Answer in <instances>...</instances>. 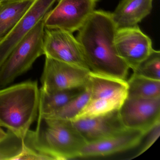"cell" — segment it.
Segmentation results:
<instances>
[{
  "instance_id": "cell-9",
  "label": "cell",
  "mask_w": 160,
  "mask_h": 160,
  "mask_svg": "<svg viewBox=\"0 0 160 160\" xmlns=\"http://www.w3.org/2000/svg\"><path fill=\"white\" fill-rule=\"evenodd\" d=\"M115 45L118 55L132 71L154 50L150 38L138 25L118 28Z\"/></svg>"
},
{
  "instance_id": "cell-13",
  "label": "cell",
  "mask_w": 160,
  "mask_h": 160,
  "mask_svg": "<svg viewBox=\"0 0 160 160\" xmlns=\"http://www.w3.org/2000/svg\"><path fill=\"white\" fill-rule=\"evenodd\" d=\"M153 0H121L112 13L118 28L137 26L151 12Z\"/></svg>"
},
{
  "instance_id": "cell-12",
  "label": "cell",
  "mask_w": 160,
  "mask_h": 160,
  "mask_svg": "<svg viewBox=\"0 0 160 160\" xmlns=\"http://www.w3.org/2000/svg\"><path fill=\"white\" fill-rule=\"evenodd\" d=\"M71 122L86 143L101 140L125 129L120 119L118 110L102 116Z\"/></svg>"
},
{
  "instance_id": "cell-8",
  "label": "cell",
  "mask_w": 160,
  "mask_h": 160,
  "mask_svg": "<svg viewBox=\"0 0 160 160\" xmlns=\"http://www.w3.org/2000/svg\"><path fill=\"white\" fill-rule=\"evenodd\" d=\"M120 119L127 129L147 132L160 122V97L125 98L118 109Z\"/></svg>"
},
{
  "instance_id": "cell-21",
  "label": "cell",
  "mask_w": 160,
  "mask_h": 160,
  "mask_svg": "<svg viewBox=\"0 0 160 160\" xmlns=\"http://www.w3.org/2000/svg\"><path fill=\"white\" fill-rule=\"evenodd\" d=\"M135 74L160 81V52L153 50L151 54L133 70Z\"/></svg>"
},
{
  "instance_id": "cell-1",
  "label": "cell",
  "mask_w": 160,
  "mask_h": 160,
  "mask_svg": "<svg viewBox=\"0 0 160 160\" xmlns=\"http://www.w3.org/2000/svg\"><path fill=\"white\" fill-rule=\"evenodd\" d=\"M118 28L111 13L95 10L76 38L91 72L126 80L130 68L116 50Z\"/></svg>"
},
{
  "instance_id": "cell-6",
  "label": "cell",
  "mask_w": 160,
  "mask_h": 160,
  "mask_svg": "<svg viewBox=\"0 0 160 160\" xmlns=\"http://www.w3.org/2000/svg\"><path fill=\"white\" fill-rule=\"evenodd\" d=\"M90 71L45 57L41 78V88L53 92L79 87L88 84Z\"/></svg>"
},
{
  "instance_id": "cell-20",
  "label": "cell",
  "mask_w": 160,
  "mask_h": 160,
  "mask_svg": "<svg viewBox=\"0 0 160 160\" xmlns=\"http://www.w3.org/2000/svg\"><path fill=\"white\" fill-rule=\"evenodd\" d=\"M0 140V160H16L24 148V138L7 130Z\"/></svg>"
},
{
  "instance_id": "cell-10",
  "label": "cell",
  "mask_w": 160,
  "mask_h": 160,
  "mask_svg": "<svg viewBox=\"0 0 160 160\" xmlns=\"http://www.w3.org/2000/svg\"><path fill=\"white\" fill-rule=\"evenodd\" d=\"M58 0H34L12 31L0 42V66L17 45L43 19Z\"/></svg>"
},
{
  "instance_id": "cell-5",
  "label": "cell",
  "mask_w": 160,
  "mask_h": 160,
  "mask_svg": "<svg viewBox=\"0 0 160 160\" xmlns=\"http://www.w3.org/2000/svg\"><path fill=\"white\" fill-rule=\"evenodd\" d=\"M98 0H58L43 18L45 28L73 33L79 30L95 11Z\"/></svg>"
},
{
  "instance_id": "cell-25",
  "label": "cell",
  "mask_w": 160,
  "mask_h": 160,
  "mask_svg": "<svg viewBox=\"0 0 160 160\" xmlns=\"http://www.w3.org/2000/svg\"><path fill=\"white\" fill-rule=\"evenodd\" d=\"M6 1H7V0H0V4H1L2 3Z\"/></svg>"
},
{
  "instance_id": "cell-15",
  "label": "cell",
  "mask_w": 160,
  "mask_h": 160,
  "mask_svg": "<svg viewBox=\"0 0 160 160\" xmlns=\"http://www.w3.org/2000/svg\"><path fill=\"white\" fill-rule=\"evenodd\" d=\"M34 0H7L0 4V42L14 28Z\"/></svg>"
},
{
  "instance_id": "cell-17",
  "label": "cell",
  "mask_w": 160,
  "mask_h": 160,
  "mask_svg": "<svg viewBox=\"0 0 160 160\" xmlns=\"http://www.w3.org/2000/svg\"><path fill=\"white\" fill-rule=\"evenodd\" d=\"M127 84L126 98L152 99L160 97V81L133 73Z\"/></svg>"
},
{
  "instance_id": "cell-19",
  "label": "cell",
  "mask_w": 160,
  "mask_h": 160,
  "mask_svg": "<svg viewBox=\"0 0 160 160\" xmlns=\"http://www.w3.org/2000/svg\"><path fill=\"white\" fill-rule=\"evenodd\" d=\"M90 99V89L87 86L86 89L82 93L72 99L65 105L50 115L44 116L65 120H73L88 104Z\"/></svg>"
},
{
  "instance_id": "cell-4",
  "label": "cell",
  "mask_w": 160,
  "mask_h": 160,
  "mask_svg": "<svg viewBox=\"0 0 160 160\" xmlns=\"http://www.w3.org/2000/svg\"><path fill=\"white\" fill-rule=\"evenodd\" d=\"M43 19L17 45L0 66V89L28 71L35 61L44 55Z\"/></svg>"
},
{
  "instance_id": "cell-22",
  "label": "cell",
  "mask_w": 160,
  "mask_h": 160,
  "mask_svg": "<svg viewBox=\"0 0 160 160\" xmlns=\"http://www.w3.org/2000/svg\"><path fill=\"white\" fill-rule=\"evenodd\" d=\"M160 134V122L152 127L148 132H147L144 136L145 141L143 142L142 147L138 150L135 155H134L133 158L139 156L140 154L145 152L149 148L154 142L157 140Z\"/></svg>"
},
{
  "instance_id": "cell-11",
  "label": "cell",
  "mask_w": 160,
  "mask_h": 160,
  "mask_svg": "<svg viewBox=\"0 0 160 160\" xmlns=\"http://www.w3.org/2000/svg\"><path fill=\"white\" fill-rule=\"evenodd\" d=\"M146 133L139 130L124 129L101 140L87 143L77 158L105 157L136 148L139 146Z\"/></svg>"
},
{
  "instance_id": "cell-18",
  "label": "cell",
  "mask_w": 160,
  "mask_h": 160,
  "mask_svg": "<svg viewBox=\"0 0 160 160\" xmlns=\"http://www.w3.org/2000/svg\"><path fill=\"white\" fill-rule=\"evenodd\" d=\"M126 98L116 97L90 100L73 120L102 116L118 110Z\"/></svg>"
},
{
  "instance_id": "cell-14",
  "label": "cell",
  "mask_w": 160,
  "mask_h": 160,
  "mask_svg": "<svg viewBox=\"0 0 160 160\" xmlns=\"http://www.w3.org/2000/svg\"><path fill=\"white\" fill-rule=\"evenodd\" d=\"M88 86L90 89V100L127 96L126 80L90 72Z\"/></svg>"
},
{
  "instance_id": "cell-24",
  "label": "cell",
  "mask_w": 160,
  "mask_h": 160,
  "mask_svg": "<svg viewBox=\"0 0 160 160\" xmlns=\"http://www.w3.org/2000/svg\"><path fill=\"white\" fill-rule=\"evenodd\" d=\"M6 132H5L2 128V126H0V140L5 137L6 135Z\"/></svg>"
},
{
  "instance_id": "cell-3",
  "label": "cell",
  "mask_w": 160,
  "mask_h": 160,
  "mask_svg": "<svg viewBox=\"0 0 160 160\" xmlns=\"http://www.w3.org/2000/svg\"><path fill=\"white\" fill-rule=\"evenodd\" d=\"M40 89L28 81L0 89V126L24 138L39 112Z\"/></svg>"
},
{
  "instance_id": "cell-2",
  "label": "cell",
  "mask_w": 160,
  "mask_h": 160,
  "mask_svg": "<svg viewBox=\"0 0 160 160\" xmlns=\"http://www.w3.org/2000/svg\"><path fill=\"white\" fill-rule=\"evenodd\" d=\"M24 141L27 147L51 160L77 158L87 144L71 121L42 115H39L35 131L29 130Z\"/></svg>"
},
{
  "instance_id": "cell-7",
  "label": "cell",
  "mask_w": 160,
  "mask_h": 160,
  "mask_svg": "<svg viewBox=\"0 0 160 160\" xmlns=\"http://www.w3.org/2000/svg\"><path fill=\"white\" fill-rule=\"evenodd\" d=\"M72 34L63 30L45 28L44 55L90 71L80 44Z\"/></svg>"
},
{
  "instance_id": "cell-16",
  "label": "cell",
  "mask_w": 160,
  "mask_h": 160,
  "mask_svg": "<svg viewBox=\"0 0 160 160\" xmlns=\"http://www.w3.org/2000/svg\"><path fill=\"white\" fill-rule=\"evenodd\" d=\"M86 87L47 92L40 89L39 115L48 116L69 102L82 93Z\"/></svg>"
},
{
  "instance_id": "cell-23",
  "label": "cell",
  "mask_w": 160,
  "mask_h": 160,
  "mask_svg": "<svg viewBox=\"0 0 160 160\" xmlns=\"http://www.w3.org/2000/svg\"><path fill=\"white\" fill-rule=\"evenodd\" d=\"M51 160L49 157L27 147L24 144V148L21 154L16 160Z\"/></svg>"
}]
</instances>
